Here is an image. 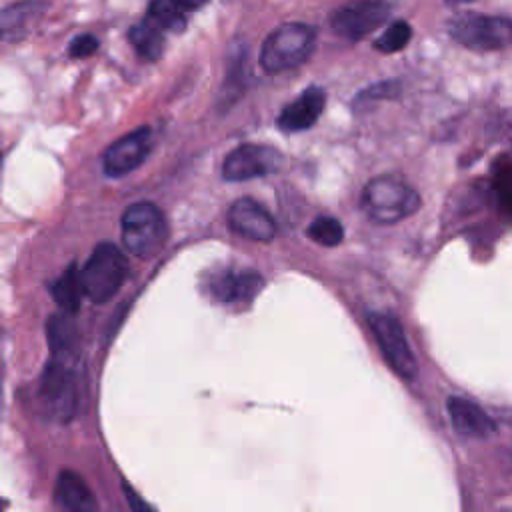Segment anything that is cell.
I'll return each instance as SVG.
<instances>
[{
    "instance_id": "9a60e30c",
    "label": "cell",
    "mask_w": 512,
    "mask_h": 512,
    "mask_svg": "<svg viewBox=\"0 0 512 512\" xmlns=\"http://www.w3.org/2000/svg\"><path fill=\"white\" fill-rule=\"evenodd\" d=\"M56 506L72 512H92L98 508L84 478L72 470H62L54 486Z\"/></svg>"
},
{
    "instance_id": "7402d4cb",
    "label": "cell",
    "mask_w": 512,
    "mask_h": 512,
    "mask_svg": "<svg viewBox=\"0 0 512 512\" xmlns=\"http://www.w3.org/2000/svg\"><path fill=\"white\" fill-rule=\"evenodd\" d=\"M410 38H412L410 24L406 20H396L374 40V48L378 52L392 54V52L402 50L410 42Z\"/></svg>"
},
{
    "instance_id": "7a4b0ae2",
    "label": "cell",
    "mask_w": 512,
    "mask_h": 512,
    "mask_svg": "<svg viewBox=\"0 0 512 512\" xmlns=\"http://www.w3.org/2000/svg\"><path fill=\"white\" fill-rule=\"evenodd\" d=\"M362 208L378 224H396L420 208V196L400 178L376 176L364 186Z\"/></svg>"
},
{
    "instance_id": "4fadbf2b",
    "label": "cell",
    "mask_w": 512,
    "mask_h": 512,
    "mask_svg": "<svg viewBox=\"0 0 512 512\" xmlns=\"http://www.w3.org/2000/svg\"><path fill=\"white\" fill-rule=\"evenodd\" d=\"M448 414L454 430L464 438H488L496 426L492 418L472 400L462 396L448 398Z\"/></svg>"
},
{
    "instance_id": "8992f818",
    "label": "cell",
    "mask_w": 512,
    "mask_h": 512,
    "mask_svg": "<svg viewBox=\"0 0 512 512\" xmlns=\"http://www.w3.org/2000/svg\"><path fill=\"white\" fill-rule=\"evenodd\" d=\"M450 36L478 52H492L512 46V20L506 16L462 12L448 22Z\"/></svg>"
},
{
    "instance_id": "277c9868",
    "label": "cell",
    "mask_w": 512,
    "mask_h": 512,
    "mask_svg": "<svg viewBox=\"0 0 512 512\" xmlns=\"http://www.w3.org/2000/svg\"><path fill=\"white\" fill-rule=\"evenodd\" d=\"M128 276V260L124 252L112 242H100L84 266L80 268V280L84 294L94 304H104L116 296Z\"/></svg>"
},
{
    "instance_id": "9c48e42d",
    "label": "cell",
    "mask_w": 512,
    "mask_h": 512,
    "mask_svg": "<svg viewBox=\"0 0 512 512\" xmlns=\"http://www.w3.org/2000/svg\"><path fill=\"white\" fill-rule=\"evenodd\" d=\"M388 12V4L382 0H350L332 12L330 26L348 40H360L384 24Z\"/></svg>"
},
{
    "instance_id": "3957f363",
    "label": "cell",
    "mask_w": 512,
    "mask_h": 512,
    "mask_svg": "<svg viewBox=\"0 0 512 512\" xmlns=\"http://www.w3.org/2000/svg\"><path fill=\"white\" fill-rule=\"evenodd\" d=\"M316 44V32L302 22L280 24L262 44L260 66L268 74H280L304 64Z\"/></svg>"
},
{
    "instance_id": "ba28073f",
    "label": "cell",
    "mask_w": 512,
    "mask_h": 512,
    "mask_svg": "<svg viewBox=\"0 0 512 512\" xmlns=\"http://www.w3.org/2000/svg\"><path fill=\"white\" fill-rule=\"evenodd\" d=\"M284 156L266 144H240L230 150L222 162V178L228 182H244L274 174L282 168Z\"/></svg>"
},
{
    "instance_id": "6da1fadb",
    "label": "cell",
    "mask_w": 512,
    "mask_h": 512,
    "mask_svg": "<svg viewBox=\"0 0 512 512\" xmlns=\"http://www.w3.org/2000/svg\"><path fill=\"white\" fill-rule=\"evenodd\" d=\"M78 356L76 352H52L44 366L38 396L48 418L68 422L78 410Z\"/></svg>"
},
{
    "instance_id": "52a82bcc",
    "label": "cell",
    "mask_w": 512,
    "mask_h": 512,
    "mask_svg": "<svg viewBox=\"0 0 512 512\" xmlns=\"http://www.w3.org/2000/svg\"><path fill=\"white\" fill-rule=\"evenodd\" d=\"M368 326L372 328L388 366L404 380H414L418 374V364L408 346L400 320L390 312H370Z\"/></svg>"
},
{
    "instance_id": "e0dca14e",
    "label": "cell",
    "mask_w": 512,
    "mask_h": 512,
    "mask_svg": "<svg viewBox=\"0 0 512 512\" xmlns=\"http://www.w3.org/2000/svg\"><path fill=\"white\" fill-rule=\"evenodd\" d=\"M50 294H52L54 302L60 306V310H66V312H72V314L78 312L82 296H86V294H84V286H82V280H80V270L76 268V264H70L60 274V278L52 282Z\"/></svg>"
},
{
    "instance_id": "484cf974",
    "label": "cell",
    "mask_w": 512,
    "mask_h": 512,
    "mask_svg": "<svg viewBox=\"0 0 512 512\" xmlns=\"http://www.w3.org/2000/svg\"><path fill=\"white\" fill-rule=\"evenodd\" d=\"M450 2H470V0H450Z\"/></svg>"
},
{
    "instance_id": "5bb4252c",
    "label": "cell",
    "mask_w": 512,
    "mask_h": 512,
    "mask_svg": "<svg viewBox=\"0 0 512 512\" xmlns=\"http://www.w3.org/2000/svg\"><path fill=\"white\" fill-rule=\"evenodd\" d=\"M262 286L264 278L254 270H226L210 282V290L220 302H248L260 292Z\"/></svg>"
},
{
    "instance_id": "8fae6325",
    "label": "cell",
    "mask_w": 512,
    "mask_h": 512,
    "mask_svg": "<svg viewBox=\"0 0 512 512\" xmlns=\"http://www.w3.org/2000/svg\"><path fill=\"white\" fill-rule=\"evenodd\" d=\"M228 224L230 228L256 242H270L276 234L274 218L252 198H238L228 208Z\"/></svg>"
},
{
    "instance_id": "cb8c5ba5",
    "label": "cell",
    "mask_w": 512,
    "mask_h": 512,
    "mask_svg": "<svg viewBox=\"0 0 512 512\" xmlns=\"http://www.w3.org/2000/svg\"><path fill=\"white\" fill-rule=\"evenodd\" d=\"M242 78H244V52H238L230 64H228V76H226V94L232 90L234 94H238L242 90Z\"/></svg>"
},
{
    "instance_id": "30bf717a",
    "label": "cell",
    "mask_w": 512,
    "mask_h": 512,
    "mask_svg": "<svg viewBox=\"0 0 512 512\" xmlns=\"http://www.w3.org/2000/svg\"><path fill=\"white\" fill-rule=\"evenodd\" d=\"M152 150V130L140 126L130 134L118 138L108 146L102 158L104 174L110 178H120L134 172Z\"/></svg>"
},
{
    "instance_id": "7c38bea8",
    "label": "cell",
    "mask_w": 512,
    "mask_h": 512,
    "mask_svg": "<svg viewBox=\"0 0 512 512\" xmlns=\"http://www.w3.org/2000/svg\"><path fill=\"white\" fill-rule=\"evenodd\" d=\"M326 104V92L320 86L306 88L294 102L284 106L278 116V128L284 132H300L316 124Z\"/></svg>"
},
{
    "instance_id": "2e32d148",
    "label": "cell",
    "mask_w": 512,
    "mask_h": 512,
    "mask_svg": "<svg viewBox=\"0 0 512 512\" xmlns=\"http://www.w3.org/2000/svg\"><path fill=\"white\" fill-rule=\"evenodd\" d=\"M46 10V2L42 0H22L16 4H10L2 10V36L6 40L18 38L26 32V28Z\"/></svg>"
},
{
    "instance_id": "5b68a950",
    "label": "cell",
    "mask_w": 512,
    "mask_h": 512,
    "mask_svg": "<svg viewBox=\"0 0 512 512\" xmlns=\"http://www.w3.org/2000/svg\"><path fill=\"white\" fill-rule=\"evenodd\" d=\"M120 236L124 248L132 256H154L166 242L168 222L162 210L152 202L130 204L120 220Z\"/></svg>"
},
{
    "instance_id": "44dd1931",
    "label": "cell",
    "mask_w": 512,
    "mask_h": 512,
    "mask_svg": "<svg viewBox=\"0 0 512 512\" xmlns=\"http://www.w3.org/2000/svg\"><path fill=\"white\" fill-rule=\"evenodd\" d=\"M306 236L320 246H338L344 238L342 224L332 216H320L310 222L306 228Z\"/></svg>"
},
{
    "instance_id": "603a6c76",
    "label": "cell",
    "mask_w": 512,
    "mask_h": 512,
    "mask_svg": "<svg viewBox=\"0 0 512 512\" xmlns=\"http://www.w3.org/2000/svg\"><path fill=\"white\" fill-rule=\"evenodd\" d=\"M100 46V40L94 34H78L72 38L68 46V54L72 58H88L92 56Z\"/></svg>"
},
{
    "instance_id": "ac0fdd59",
    "label": "cell",
    "mask_w": 512,
    "mask_h": 512,
    "mask_svg": "<svg viewBox=\"0 0 512 512\" xmlns=\"http://www.w3.org/2000/svg\"><path fill=\"white\" fill-rule=\"evenodd\" d=\"M164 30L158 28L148 18L134 24L128 30V40L136 48V52L146 60H158L164 52Z\"/></svg>"
},
{
    "instance_id": "d6986e66",
    "label": "cell",
    "mask_w": 512,
    "mask_h": 512,
    "mask_svg": "<svg viewBox=\"0 0 512 512\" xmlns=\"http://www.w3.org/2000/svg\"><path fill=\"white\" fill-rule=\"evenodd\" d=\"M74 314L60 310L58 314L50 316L46 324L50 352H76L78 348V330L74 326Z\"/></svg>"
},
{
    "instance_id": "ffe728a7",
    "label": "cell",
    "mask_w": 512,
    "mask_h": 512,
    "mask_svg": "<svg viewBox=\"0 0 512 512\" xmlns=\"http://www.w3.org/2000/svg\"><path fill=\"white\" fill-rule=\"evenodd\" d=\"M146 18L164 32H182L186 28V12H182L172 0H152Z\"/></svg>"
},
{
    "instance_id": "d4e9b609",
    "label": "cell",
    "mask_w": 512,
    "mask_h": 512,
    "mask_svg": "<svg viewBox=\"0 0 512 512\" xmlns=\"http://www.w3.org/2000/svg\"><path fill=\"white\" fill-rule=\"evenodd\" d=\"M182 12H196L200 10L208 0H172Z\"/></svg>"
}]
</instances>
